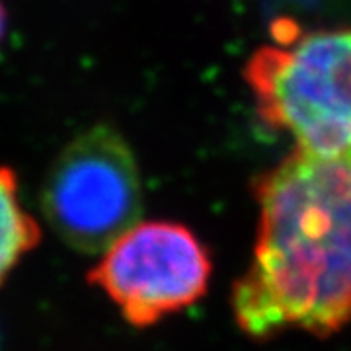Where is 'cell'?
<instances>
[{"mask_svg": "<svg viewBox=\"0 0 351 351\" xmlns=\"http://www.w3.org/2000/svg\"><path fill=\"white\" fill-rule=\"evenodd\" d=\"M39 226L25 213L18 195V180L0 166V285L29 250L38 246Z\"/></svg>", "mask_w": 351, "mask_h": 351, "instance_id": "obj_5", "label": "cell"}, {"mask_svg": "<svg viewBox=\"0 0 351 351\" xmlns=\"http://www.w3.org/2000/svg\"><path fill=\"white\" fill-rule=\"evenodd\" d=\"M41 211L66 246L86 256L104 254L137 225L143 186L115 127L98 123L64 147L41 188Z\"/></svg>", "mask_w": 351, "mask_h": 351, "instance_id": "obj_3", "label": "cell"}, {"mask_svg": "<svg viewBox=\"0 0 351 351\" xmlns=\"http://www.w3.org/2000/svg\"><path fill=\"white\" fill-rule=\"evenodd\" d=\"M246 78L258 112L299 151L351 149V29H324L263 47Z\"/></svg>", "mask_w": 351, "mask_h": 351, "instance_id": "obj_2", "label": "cell"}, {"mask_svg": "<svg viewBox=\"0 0 351 351\" xmlns=\"http://www.w3.org/2000/svg\"><path fill=\"white\" fill-rule=\"evenodd\" d=\"M209 277V252L189 228L151 221L115 240L88 279L117 304L129 324L145 328L199 301Z\"/></svg>", "mask_w": 351, "mask_h": 351, "instance_id": "obj_4", "label": "cell"}, {"mask_svg": "<svg viewBox=\"0 0 351 351\" xmlns=\"http://www.w3.org/2000/svg\"><path fill=\"white\" fill-rule=\"evenodd\" d=\"M256 195L254 258L232 295L239 326L252 338L339 330L351 320V149H295Z\"/></svg>", "mask_w": 351, "mask_h": 351, "instance_id": "obj_1", "label": "cell"}, {"mask_svg": "<svg viewBox=\"0 0 351 351\" xmlns=\"http://www.w3.org/2000/svg\"><path fill=\"white\" fill-rule=\"evenodd\" d=\"M4 34H6V8L0 0V41L4 38Z\"/></svg>", "mask_w": 351, "mask_h": 351, "instance_id": "obj_6", "label": "cell"}]
</instances>
